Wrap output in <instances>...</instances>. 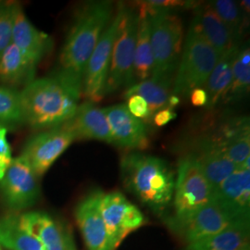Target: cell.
Here are the masks:
<instances>
[{
    "label": "cell",
    "mask_w": 250,
    "mask_h": 250,
    "mask_svg": "<svg viewBox=\"0 0 250 250\" xmlns=\"http://www.w3.org/2000/svg\"><path fill=\"white\" fill-rule=\"evenodd\" d=\"M24 124L36 130L52 129L71 120L80 96L54 76L35 79L20 92Z\"/></svg>",
    "instance_id": "3"
},
{
    "label": "cell",
    "mask_w": 250,
    "mask_h": 250,
    "mask_svg": "<svg viewBox=\"0 0 250 250\" xmlns=\"http://www.w3.org/2000/svg\"><path fill=\"white\" fill-rule=\"evenodd\" d=\"M190 99L195 107H203L208 104V94L202 87L193 90L190 94Z\"/></svg>",
    "instance_id": "34"
},
{
    "label": "cell",
    "mask_w": 250,
    "mask_h": 250,
    "mask_svg": "<svg viewBox=\"0 0 250 250\" xmlns=\"http://www.w3.org/2000/svg\"><path fill=\"white\" fill-rule=\"evenodd\" d=\"M14 4L15 2L0 1V57L11 43Z\"/></svg>",
    "instance_id": "30"
},
{
    "label": "cell",
    "mask_w": 250,
    "mask_h": 250,
    "mask_svg": "<svg viewBox=\"0 0 250 250\" xmlns=\"http://www.w3.org/2000/svg\"><path fill=\"white\" fill-rule=\"evenodd\" d=\"M36 67L24 57L12 42L0 57V82L9 88L25 87L35 80Z\"/></svg>",
    "instance_id": "21"
},
{
    "label": "cell",
    "mask_w": 250,
    "mask_h": 250,
    "mask_svg": "<svg viewBox=\"0 0 250 250\" xmlns=\"http://www.w3.org/2000/svg\"><path fill=\"white\" fill-rule=\"evenodd\" d=\"M146 6L153 56L150 79L172 87L183 50V21L175 10Z\"/></svg>",
    "instance_id": "4"
},
{
    "label": "cell",
    "mask_w": 250,
    "mask_h": 250,
    "mask_svg": "<svg viewBox=\"0 0 250 250\" xmlns=\"http://www.w3.org/2000/svg\"><path fill=\"white\" fill-rule=\"evenodd\" d=\"M0 250H2V248H1V246H0Z\"/></svg>",
    "instance_id": "37"
},
{
    "label": "cell",
    "mask_w": 250,
    "mask_h": 250,
    "mask_svg": "<svg viewBox=\"0 0 250 250\" xmlns=\"http://www.w3.org/2000/svg\"><path fill=\"white\" fill-rule=\"evenodd\" d=\"M212 202L237 221L250 222V170L237 169L214 189Z\"/></svg>",
    "instance_id": "14"
},
{
    "label": "cell",
    "mask_w": 250,
    "mask_h": 250,
    "mask_svg": "<svg viewBox=\"0 0 250 250\" xmlns=\"http://www.w3.org/2000/svg\"><path fill=\"white\" fill-rule=\"evenodd\" d=\"M24 125L20 92L6 86H0V125L16 129Z\"/></svg>",
    "instance_id": "29"
},
{
    "label": "cell",
    "mask_w": 250,
    "mask_h": 250,
    "mask_svg": "<svg viewBox=\"0 0 250 250\" xmlns=\"http://www.w3.org/2000/svg\"><path fill=\"white\" fill-rule=\"evenodd\" d=\"M177 117V114L170 107H165L157 111L154 114V123L157 126H164L168 125L172 120Z\"/></svg>",
    "instance_id": "33"
},
{
    "label": "cell",
    "mask_w": 250,
    "mask_h": 250,
    "mask_svg": "<svg viewBox=\"0 0 250 250\" xmlns=\"http://www.w3.org/2000/svg\"><path fill=\"white\" fill-rule=\"evenodd\" d=\"M221 55L192 26L181 54L172 84V95L187 98L196 88L206 85Z\"/></svg>",
    "instance_id": "5"
},
{
    "label": "cell",
    "mask_w": 250,
    "mask_h": 250,
    "mask_svg": "<svg viewBox=\"0 0 250 250\" xmlns=\"http://www.w3.org/2000/svg\"><path fill=\"white\" fill-rule=\"evenodd\" d=\"M170 88L169 85L149 78L128 87L125 90V99H129L134 95L143 98L146 101L153 116L157 111L168 107Z\"/></svg>",
    "instance_id": "28"
},
{
    "label": "cell",
    "mask_w": 250,
    "mask_h": 250,
    "mask_svg": "<svg viewBox=\"0 0 250 250\" xmlns=\"http://www.w3.org/2000/svg\"><path fill=\"white\" fill-rule=\"evenodd\" d=\"M62 125L75 135L76 140L89 139L113 144L103 108H99L89 101L78 105L72 119Z\"/></svg>",
    "instance_id": "18"
},
{
    "label": "cell",
    "mask_w": 250,
    "mask_h": 250,
    "mask_svg": "<svg viewBox=\"0 0 250 250\" xmlns=\"http://www.w3.org/2000/svg\"><path fill=\"white\" fill-rule=\"evenodd\" d=\"M213 188L191 156L185 155L179 161L173 193L174 217L171 222H181L201 207L212 201Z\"/></svg>",
    "instance_id": "7"
},
{
    "label": "cell",
    "mask_w": 250,
    "mask_h": 250,
    "mask_svg": "<svg viewBox=\"0 0 250 250\" xmlns=\"http://www.w3.org/2000/svg\"><path fill=\"white\" fill-rule=\"evenodd\" d=\"M8 129L0 125V154L11 156V148L9 142L7 141Z\"/></svg>",
    "instance_id": "35"
},
{
    "label": "cell",
    "mask_w": 250,
    "mask_h": 250,
    "mask_svg": "<svg viewBox=\"0 0 250 250\" xmlns=\"http://www.w3.org/2000/svg\"><path fill=\"white\" fill-rule=\"evenodd\" d=\"M152 8L176 10L178 9H195L198 4L194 1H176V0H151L144 1Z\"/></svg>",
    "instance_id": "32"
},
{
    "label": "cell",
    "mask_w": 250,
    "mask_h": 250,
    "mask_svg": "<svg viewBox=\"0 0 250 250\" xmlns=\"http://www.w3.org/2000/svg\"><path fill=\"white\" fill-rule=\"evenodd\" d=\"M235 222L246 221L235 220L211 201L198 208L184 221L171 222V225L178 230L188 245L222 232Z\"/></svg>",
    "instance_id": "13"
},
{
    "label": "cell",
    "mask_w": 250,
    "mask_h": 250,
    "mask_svg": "<svg viewBox=\"0 0 250 250\" xmlns=\"http://www.w3.org/2000/svg\"><path fill=\"white\" fill-rule=\"evenodd\" d=\"M20 223L45 250H75L71 233L45 212L32 211L21 214Z\"/></svg>",
    "instance_id": "17"
},
{
    "label": "cell",
    "mask_w": 250,
    "mask_h": 250,
    "mask_svg": "<svg viewBox=\"0 0 250 250\" xmlns=\"http://www.w3.org/2000/svg\"><path fill=\"white\" fill-rule=\"evenodd\" d=\"M126 107L133 116L139 120L140 119L147 120L152 117L151 112L149 110V107L146 101L139 96L134 95L129 99H127Z\"/></svg>",
    "instance_id": "31"
},
{
    "label": "cell",
    "mask_w": 250,
    "mask_h": 250,
    "mask_svg": "<svg viewBox=\"0 0 250 250\" xmlns=\"http://www.w3.org/2000/svg\"><path fill=\"white\" fill-rule=\"evenodd\" d=\"M208 3L227 28L233 42L240 45L249 26V14L243 11L239 4L231 0H214Z\"/></svg>",
    "instance_id": "27"
},
{
    "label": "cell",
    "mask_w": 250,
    "mask_h": 250,
    "mask_svg": "<svg viewBox=\"0 0 250 250\" xmlns=\"http://www.w3.org/2000/svg\"><path fill=\"white\" fill-rule=\"evenodd\" d=\"M114 14L113 3L106 0L85 2L74 14L52 76L80 97L85 67Z\"/></svg>",
    "instance_id": "1"
},
{
    "label": "cell",
    "mask_w": 250,
    "mask_h": 250,
    "mask_svg": "<svg viewBox=\"0 0 250 250\" xmlns=\"http://www.w3.org/2000/svg\"><path fill=\"white\" fill-rule=\"evenodd\" d=\"M75 135L61 125L33 135L21 151L38 178L42 177L74 141Z\"/></svg>",
    "instance_id": "10"
},
{
    "label": "cell",
    "mask_w": 250,
    "mask_h": 250,
    "mask_svg": "<svg viewBox=\"0 0 250 250\" xmlns=\"http://www.w3.org/2000/svg\"><path fill=\"white\" fill-rule=\"evenodd\" d=\"M38 179L24 157L20 155L12 159L4 178L0 181L3 203L13 211L33 207L41 194Z\"/></svg>",
    "instance_id": "8"
},
{
    "label": "cell",
    "mask_w": 250,
    "mask_h": 250,
    "mask_svg": "<svg viewBox=\"0 0 250 250\" xmlns=\"http://www.w3.org/2000/svg\"><path fill=\"white\" fill-rule=\"evenodd\" d=\"M99 190L90 193L76 207L75 219L88 250H115L99 208Z\"/></svg>",
    "instance_id": "16"
},
{
    "label": "cell",
    "mask_w": 250,
    "mask_h": 250,
    "mask_svg": "<svg viewBox=\"0 0 250 250\" xmlns=\"http://www.w3.org/2000/svg\"><path fill=\"white\" fill-rule=\"evenodd\" d=\"M250 87V49L249 45H240L233 62L232 82L224 103L240 101L249 94Z\"/></svg>",
    "instance_id": "26"
},
{
    "label": "cell",
    "mask_w": 250,
    "mask_h": 250,
    "mask_svg": "<svg viewBox=\"0 0 250 250\" xmlns=\"http://www.w3.org/2000/svg\"><path fill=\"white\" fill-rule=\"evenodd\" d=\"M12 158L5 154H0V181L4 178L7 170L9 169Z\"/></svg>",
    "instance_id": "36"
},
{
    "label": "cell",
    "mask_w": 250,
    "mask_h": 250,
    "mask_svg": "<svg viewBox=\"0 0 250 250\" xmlns=\"http://www.w3.org/2000/svg\"><path fill=\"white\" fill-rule=\"evenodd\" d=\"M125 188L156 214L166 213L172 203L175 173L163 159L131 152L121 160Z\"/></svg>",
    "instance_id": "2"
},
{
    "label": "cell",
    "mask_w": 250,
    "mask_h": 250,
    "mask_svg": "<svg viewBox=\"0 0 250 250\" xmlns=\"http://www.w3.org/2000/svg\"><path fill=\"white\" fill-rule=\"evenodd\" d=\"M195 15L190 26L193 27L215 50L223 55L235 45L221 19L209 3H200L194 9Z\"/></svg>",
    "instance_id": "19"
},
{
    "label": "cell",
    "mask_w": 250,
    "mask_h": 250,
    "mask_svg": "<svg viewBox=\"0 0 250 250\" xmlns=\"http://www.w3.org/2000/svg\"><path fill=\"white\" fill-rule=\"evenodd\" d=\"M109 125L113 145L129 150H144L149 146L147 129L143 122L133 116L126 104L103 108Z\"/></svg>",
    "instance_id": "12"
},
{
    "label": "cell",
    "mask_w": 250,
    "mask_h": 250,
    "mask_svg": "<svg viewBox=\"0 0 250 250\" xmlns=\"http://www.w3.org/2000/svg\"><path fill=\"white\" fill-rule=\"evenodd\" d=\"M188 250H250V222H235L214 235L188 244Z\"/></svg>",
    "instance_id": "22"
},
{
    "label": "cell",
    "mask_w": 250,
    "mask_h": 250,
    "mask_svg": "<svg viewBox=\"0 0 250 250\" xmlns=\"http://www.w3.org/2000/svg\"><path fill=\"white\" fill-rule=\"evenodd\" d=\"M138 8V28L134 50V65L132 80L129 85L151 78L153 72V56L150 44V22L147 6L142 2L137 4Z\"/></svg>",
    "instance_id": "20"
},
{
    "label": "cell",
    "mask_w": 250,
    "mask_h": 250,
    "mask_svg": "<svg viewBox=\"0 0 250 250\" xmlns=\"http://www.w3.org/2000/svg\"><path fill=\"white\" fill-rule=\"evenodd\" d=\"M0 246L9 250H45L39 241L26 232L20 223V215L0 216Z\"/></svg>",
    "instance_id": "24"
},
{
    "label": "cell",
    "mask_w": 250,
    "mask_h": 250,
    "mask_svg": "<svg viewBox=\"0 0 250 250\" xmlns=\"http://www.w3.org/2000/svg\"><path fill=\"white\" fill-rule=\"evenodd\" d=\"M240 45H235L221 55L213 71L206 83L208 104L206 107L210 109L224 103L229 90L232 77V65Z\"/></svg>",
    "instance_id": "23"
},
{
    "label": "cell",
    "mask_w": 250,
    "mask_h": 250,
    "mask_svg": "<svg viewBox=\"0 0 250 250\" xmlns=\"http://www.w3.org/2000/svg\"><path fill=\"white\" fill-rule=\"evenodd\" d=\"M99 208L107 233L118 248L125 237L145 224L141 210L120 192H100Z\"/></svg>",
    "instance_id": "11"
},
{
    "label": "cell",
    "mask_w": 250,
    "mask_h": 250,
    "mask_svg": "<svg viewBox=\"0 0 250 250\" xmlns=\"http://www.w3.org/2000/svg\"><path fill=\"white\" fill-rule=\"evenodd\" d=\"M119 28L113 45L107 73L105 96L114 94L123 86L129 87L132 80L134 50L138 28V9L119 3Z\"/></svg>",
    "instance_id": "6"
},
{
    "label": "cell",
    "mask_w": 250,
    "mask_h": 250,
    "mask_svg": "<svg viewBox=\"0 0 250 250\" xmlns=\"http://www.w3.org/2000/svg\"><path fill=\"white\" fill-rule=\"evenodd\" d=\"M188 156L196 160L213 191L238 169L224 154L216 150L198 151Z\"/></svg>",
    "instance_id": "25"
},
{
    "label": "cell",
    "mask_w": 250,
    "mask_h": 250,
    "mask_svg": "<svg viewBox=\"0 0 250 250\" xmlns=\"http://www.w3.org/2000/svg\"><path fill=\"white\" fill-rule=\"evenodd\" d=\"M11 42L36 68L53 47L52 38L34 26L18 3L13 9Z\"/></svg>",
    "instance_id": "15"
},
{
    "label": "cell",
    "mask_w": 250,
    "mask_h": 250,
    "mask_svg": "<svg viewBox=\"0 0 250 250\" xmlns=\"http://www.w3.org/2000/svg\"><path fill=\"white\" fill-rule=\"evenodd\" d=\"M119 21L120 15L116 9L114 17L102 34L85 67L82 95L92 103L99 102L105 97L107 73L118 33Z\"/></svg>",
    "instance_id": "9"
}]
</instances>
